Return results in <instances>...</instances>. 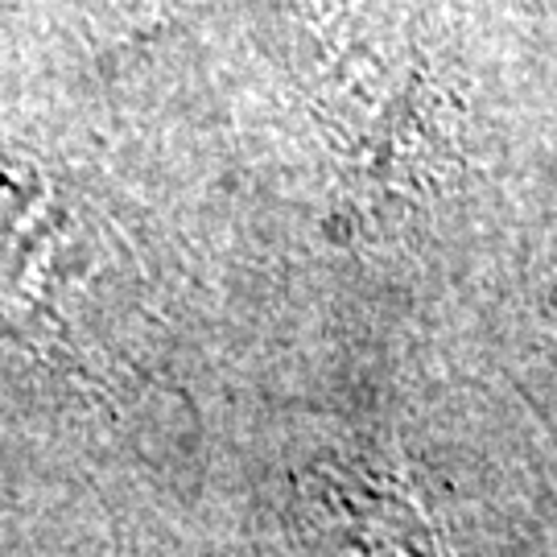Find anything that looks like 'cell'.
Returning <instances> with one entry per match:
<instances>
[{
    "instance_id": "obj_1",
    "label": "cell",
    "mask_w": 557,
    "mask_h": 557,
    "mask_svg": "<svg viewBox=\"0 0 557 557\" xmlns=\"http://www.w3.org/2000/svg\"><path fill=\"white\" fill-rule=\"evenodd\" d=\"M554 298H557V289H554Z\"/></svg>"
}]
</instances>
